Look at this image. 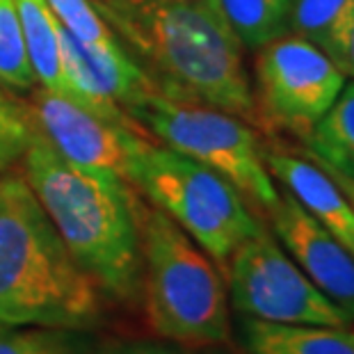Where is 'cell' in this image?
I'll list each match as a JSON object with an SVG mask.
<instances>
[{
	"label": "cell",
	"mask_w": 354,
	"mask_h": 354,
	"mask_svg": "<svg viewBox=\"0 0 354 354\" xmlns=\"http://www.w3.org/2000/svg\"><path fill=\"white\" fill-rule=\"evenodd\" d=\"M169 99L206 103L259 126L243 44L206 0H89Z\"/></svg>",
	"instance_id": "1"
},
{
	"label": "cell",
	"mask_w": 354,
	"mask_h": 354,
	"mask_svg": "<svg viewBox=\"0 0 354 354\" xmlns=\"http://www.w3.org/2000/svg\"><path fill=\"white\" fill-rule=\"evenodd\" d=\"M24 178L69 254L103 295L133 304L142 295V231L133 185L59 156L37 131Z\"/></svg>",
	"instance_id": "2"
},
{
	"label": "cell",
	"mask_w": 354,
	"mask_h": 354,
	"mask_svg": "<svg viewBox=\"0 0 354 354\" xmlns=\"http://www.w3.org/2000/svg\"><path fill=\"white\" fill-rule=\"evenodd\" d=\"M101 295L24 174H0V327L92 329Z\"/></svg>",
	"instance_id": "3"
},
{
	"label": "cell",
	"mask_w": 354,
	"mask_h": 354,
	"mask_svg": "<svg viewBox=\"0 0 354 354\" xmlns=\"http://www.w3.org/2000/svg\"><path fill=\"white\" fill-rule=\"evenodd\" d=\"M142 295L149 327L187 350L231 341L227 281L215 261L156 206H142Z\"/></svg>",
	"instance_id": "4"
},
{
	"label": "cell",
	"mask_w": 354,
	"mask_h": 354,
	"mask_svg": "<svg viewBox=\"0 0 354 354\" xmlns=\"http://www.w3.org/2000/svg\"><path fill=\"white\" fill-rule=\"evenodd\" d=\"M126 183L167 213L222 268L266 227L231 180L151 138L135 149Z\"/></svg>",
	"instance_id": "5"
},
{
	"label": "cell",
	"mask_w": 354,
	"mask_h": 354,
	"mask_svg": "<svg viewBox=\"0 0 354 354\" xmlns=\"http://www.w3.org/2000/svg\"><path fill=\"white\" fill-rule=\"evenodd\" d=\"M142 133L231 180L254 213L266 215L279 201V187L263 160L252 124L206 103L149 92L126 108Z\"/></svg>",
	"instance_id": "6"
},
{
	"label": "cell",
	"mask_w": 354,
	"mask_h": 354,
	"mask_svg": "<svg viewBox=\"0 0 354 354\" xmlns=\"http://www.w3.org/2000/svg\"><path fill=\"white\" fill-rule=\"evenodd\" d=\"M229 302L240 315L281 325L350 327L352 320L263 227L224 263Z\"/></svg>",
	"instance_id": "7"
},
{
	"label": "cell",
	"mask_w": 354,
	"mask_h": 354,
	"mask_svg": "<svg viewBox=\"0 0 354 354\" xmlns=\"http://www.w3.org/2000/svg\"><path fill=\"white\" fill-rule=\"evenodd\" d=\"M345 73L311 41L283 35L256 50L254 103L259 124L306 140L345 85Z\"/></svg>",
	"instance_id": "8"
},
{
	"label": "cell",
	"mask_w": 354,
	"mask_h": 354,
	"mask_svg": "<svg viewBox=\"0 0 354 354\" xmlns=\"http://www.w3.org/2000/svg\"><path fill=\"white\" fill-rule=\"evenodd\" d=\"M26 105L39 135L59 156L82 167L112 171L124 180L135 149L149 138L140 128L105 122L73 99L37 85Z\"/></svg>",
	"instance_id": "9"
},
{
	"label": "cell",
	"mask_w": 354,
	"mask_h": 354,
	"mask_svg": "<svg viewBox=\"0 0 354 354\" xmlns=\"http://www.w3.org/2000/svg\"><path fill=\"white\" fill-rule=\"evenodd\" d=\"M64 76L69 99L92 110L105 122L138 128L126 115V108L149 92H158L151 78L140 69L119 41L85 44L59 24Z\"/></svg>",
	"instance_id": "10"
},
{
	"label": "cell",
	"mask_w": 354,
	"mask_h": 354,
	"mask_svg": "<svg viewBox=\"0 0 354 354\" xmlns=\"http://www.w3.org/2000/svg\"><path fill=\"white\" fill-rule=\"evenodd\" d=\"M268 220L286 254L354 325V256L348 247L338 243L283 187H279V201L268 213Z\"/></svg>",
	"instance_id": "11"
},
{
	"label": "cell",
	"mask_w": 354,
	"mask_h": 354,
	"mask_svg": "<svg viewBox=\"0 0 354 354\" xmlns=\"http://www.w3.org/2000/svg\"><path fill=\"white\" fill-rule=\"evenodd\" d=\"M270 176L295 197L308 215H313L338 243L354 256V208L320 165L311 158L283 151H263Z\"/></svg>",
	"instance_id": "12"
},
{
	"label": "cell",
	"mask_w": 354,
	"mask_h": 354,
	"mask_svg": "<svg viewBox=\"0 0 354 354\" xmlns=\"http://www.w3.org/2000/svg\"><path fill=\"white\" fill-rule=\"evenodd\" d=\"M245 354H354V329L327 325H281L243 315Z\"/></svg>",
	"instance_id": "13"
},
{
	"label": "cell",
	"mask_w": 354,
	"mask_h": 354,
	"mask_svg": "<svg viewBox=\"0 0 354 354\" xmlns=\"http://www.w3.org/2000/svg\"><path fill=\"white\" fill-rule=\"evenodd\" d=\"M354 26V0H290L288 32L311 41L345 73V50Z\"/></svg>",
	"instance_id": "14"
},
{
	"label": "cell",
	"mask_w": 354,
	"mask_h": 354,
	"mask_svg": "<svg viewBox=\"0 0 354 354\" xmlns=\"http://www.w3.org/2000/svg\"><path fill=\"white\" fill-rule=\"evenodd\" d=\"M306 158L354 178V80L345 82L334 105L306 135Z\"/></svg>",
	"instance_id": "15"
},
{
	"label": "cell",
	"mask_w": 354,
	"mask_h": 354,
	"mask_svg": "<svg viewBox=\"0 0 354 354\" xmlns=\"http://www.w3.org/2000/svg\"><path fill=\"white\" fill-rule=\"evenodd\" d=\"M243 48L259 50L277 37L288 35L290 0H206Z\"/></svg>",
	"instance_id": "16"
},
{
	"label": "cell",
	"mask_w": 354,
	"mask_h": 354,
	"mask_svg": "<svg viewBox=\"0 0 354 354\" xmlns=\"http://www.w3.org/2000/svg\"><path fill=\"white\" fill-rule=\"evenodd\" d=\"M0 85L21 92L37 85L14 0H0Z\"/></svg>",
	"instance_id": "17"
},
{
	"label": "cell",
	"mask_w": 354,
	"mask_h": 354,
	"mask_svg": "<svg viewBox=\"0 0 354 354\" xmlns=\"http://www.w3.org/2000/svg\"><path fill=\"white\" fill-rule=\"evenodd\" d=\"M35 135L37 126L30 117L26 101L0 92V174L24 160Z\"/></svg>",
	"instance_id": "18"
},
{
	"label": "cell",
	"mask_w": 354,
	"mask_h": 354,
	"mask_svg": "<svg viewBox=\"0 0 354 354\" xmlns=\"http://www.w3.org/2000/svg\"><path fill=\"white\" fill-rule=\"evenodd\" d=\"M0 354H76L69 329L0 327Z\"/></svg>",
	"instance_id": "19"
},
{
	"label": "cell",
	"mask_w": 354,
	"mask_h": 354,
	"mask_svg": "<svg viewBox=\"0 0 354 354\" xmlns=\"http://www.w3.org/2000/svg\"><path fill=\"white\" fill-rule=\"evenodd\" d=\"M46 3L59 24L80 41L99 44V46L117 41V37L103 24V19L96 14L89 0H46Z\"/></svg>",
	"instance_id": "20"
},
{
	"label": "cell",
	"mask_w": 354,
	"mask_h": 354,
	"mask_svg": "<svg viewBox=\"0 0 354 354\" xmlns=\"http://www.w3.org/2000/svg\"><path fill=\"white\" fill-rule=\"evenodd\" d=\"M128 354H192L187 348H180L176 343H147V345H135Z\"/></svg>",
	"instance_id": "21"
},
{
	"label": "cell",
	"mask_w": 354,
	"mask_h": 354,
	"mask_svg": "<svg viewBox=\"0 0 354 354\" xmlns=\"http://www.w3.org/2000/svg\"><path fill=\"white\" fill-rule=\"evenodd\" d=\"M315 165H318V162H315ZM320 167H322V165H320ZM322 169H325L327 174L336 180L338 187H341L343 194H345V197H348V201L352 203V208H354V178H350V176H343V174H338V171H331L329 167H322Z\"/></svg>",
	"instance_id": "22"
},
{
	"label": "cell",
	"mask_w": 354,
	"mask_h": 354,
	"mask_svg": "<svg viewBox=\"0 0 354 354\" xmlns=\"http://www.w3.org/2000/svg\"><path fill=\"white\" fill-rule=\"evenodd\" d=\"M345 76H350L354 80V26H352V32H350L348 50H345Z\"/></svg>",
	"instance_id": "23"
},
{
	"label": "cell",
	"mask_w": 354,
	"mask_h": 354,
	"mask_svg": "<svg viewBox=\"0 0 354 354\" xmlns=\"http://www.w3.org/2000/svg\"><path fill=\"white\" fill-rule=\"evenodd\" d=\"M131 352V348H105L103 352H99V354H128ZM78 354V352H76Z\"/></svg>",
	"instance_id": "24"
},
{
	"label": "cell",
	"mask_w": 354,
	"mask_h": 354,
	"mask_svg": "<svg viewBox=\"0 0 354 354\" xmlns=\"http://www.w3.org/2000/svg\"><path fill=\"white\" fill-rule=\"evenodd\" d=\"M0 92H5V89H3V85H0Z\"/></svg>",
	"instance_id": "25"
}]
</instances>
